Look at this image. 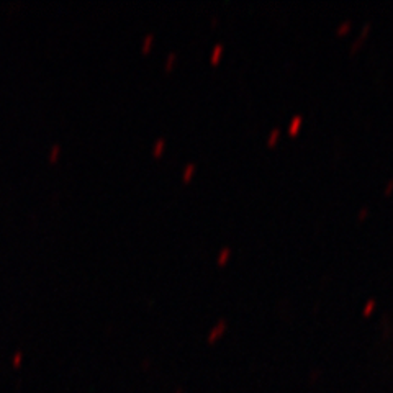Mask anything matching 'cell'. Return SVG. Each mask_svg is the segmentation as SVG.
I'll list each match as a JSON object with an SVG mask.
<instances>
[{"instance_id": "1", "label": "cell", "mask_w": 393, "mask_h": 393, "mask_svg": "<svg viewBox=\"0 0 393 393\" xmlns=\"http://www.w3.org/2000/svg\"><path fill=\"white\" fill-rule=\"evenodd\" d=\"M300 123H301V117H300V115L294 117V120H292L290 126H289V131H290V133H295V131H296V128H298Z\"/></svg>"}, {"instance_id": "2", "label": "cell", "mask_w": 393, "mask_h": 393, "mask_svg": "<svg viewBox=\"0 0 393 393\" xmlns=\"http://www.w3.org/2000/svg\"><path fill=\"white\" fill-rule=\"evenodd\" d=\"M221 51H223V44H216V46H215V49H213V53H212V61L213 62L216 61L218 58H220Z\"/></svg>"}, {"instance_id": "3", "label": "cell", "mask_w": 393, "mask_h": 393, "mask_svg": "<svg viewBox=\"0 0 393 393\" xmlns=\"http://www.w3.org/2000/svg\"><path fill=\"white\" fill-rule=\"evenodd\" d=\"M228 255H230V248H223L220 255H218V262H225L228 259Z\"/></svg>"}, {"instance_id": "4", "label": "cell", "mask_w": 393, "mask_h": 393, "mask_svg": "<svg viewBox=\"0 0 393 393\" xmlns=\"http://www.w3.org/2000/svg\"><path fill=\"white\" fill-rule=\"evenodd\" d=\"M194 169H195V164H189V166L185 167V172H184V179H189V177L192 176V172H194Z\"/></svg>"}, {"instance_id": "5", "label": "cell", "mask_w": 393, "mask_h": 393, "mask_svg": "<svg viewBox=\"0 0 393 393\" xmlns=\"http://www.w3.org/2000/svg\"><path fill=\"white\" fill-rule=\"evenodd\" d=\"M221 330H225V321L218 323V326H216V328H215V330H213V333H212V334H210V337H215V336H216V334H218V333H220Z\"/></svg>"}, {"instance_id": "6", "label": "cell", "mask_w": 393, "mask_h": 393, "mask_svg": "<svg viewBox=\"0 0 393 393\" xmlns=\"http://www.w3.org/2000/svg\"><path fill=\"white\" fill-rule=\"evenodd\" d=\"M277 136H278V128H275V130L271 131V136H269V144H272L274 139H277Z\"/></svg>"}, {"instance_id": "7", "label": "cell", "mask_w": 393, "mask_h": 393, "mask_svg": "<svg viewBox=\"0 0 393 393\" xmlns=\"http://www.w3.org/2000/svg\"><path fill=\"white\" fill-rule=\"evenodd\" d=\"M162 146H164V141H162V139L156 141V144H154V153H161Z\"/></svg>"}, {"instance_id": "8", "label": "cell", "mask_w": 393, "mask_h": 393, "mask_svg": "<svg viewBox=\"0 0 393 393\" xmlns=\"http://www.w3.org/2000/svg\"><path fill=\"white\" fill-rule=\"evenodd\" d=\"M151 41H153V35H148V36H146V39H144V43H143V48H144V49H148V48H149Z\"/></svg>"}, {"instance_id": "9", "label": "cell", "mask_w": 393, "mask_h": 393, "mask_svg": "<svg viewBox=\"0 0 393 393\" xmlns=\"http://www.w3.org/2000/svg\"><path fill=\"white\" fill-rule=\"evenodd\" d=\"M349 25H351V21H349V20H346L344 23H341V25H339V28H337V31H346V30H347V26H349Z\"/></svg>"}, {"instance_id": "10", "label": "cell", "mask_w": 393, "mask_h": 393, "mask_svg": "<svg viewBox=\"0 0 393 393\" xmlns=\"http://www.w3.org/2000/svg\"><path fill=\"white\" fill-rule=\"evenodd\" d=\"M393 189V179L392 180H388V184H387V189H385V194H388Z\"/></svg>"}, {"instance_id": "11", "label": "cell", "mask_w": 393, "mask_h": 393, "mask_svg": "<svg viewBox=\"0 0 393 393\" xmlns=\"http://www.w3.org/2000/svg\"><path fill=\"white\" fill-rule=\"evenodd\" d=\"M372 307H373V300H369V303L365 305V313L370 312V308H372Z\"/></svg>"}, {"instance_id": "12", "label": "cell", "mask_w": 393, "mask_h": 393, "mask_svg": "<svg viewBox=\"0 0 393 393\" xmlns=\"http://www.w3.org/2000/svg\"><path fill=\"white\" fill-rule=\"evenodd\" d=\"M174 58H176V53H171V54H169V58H167V66L174 61Z\"/></svg>"}, {"instance_id": "13", "label": "cell", "mask_w": 393, "mask_h": 393, "mask_svg": "<svg viewBox=\"0 0 393 393\" xmlns=\"http://www.w3.org/2000/svg\"><path fill=\"white\" fill-rule=\"evenodd\" d=\"M58 151H59V146H54V149L51 151V157H54L58 154Z\"/></svg>"}, {"instance_id": "14", "label": "cell", "mask_w": 393, "mask_h": 393, "mask_svg": "<svg viewBox=\"0 0 393 393\" xmlns=\"http://www.w3.org/2000/svg\"><path fill=\"white\" fill-rule=\"evenodd\" d=\"M367 212H369V208H365V207H364L362 210H360V216H364V215L367 213Z\"/></svg>"}]
</instances>
